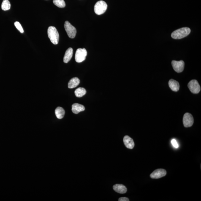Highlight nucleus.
I'll use <instances>...</instances> for the list:
<instances>
[{
	"mask_svg": "<svg viewBox=\"0 0 201 201\" xmlns=\"http://www.w3.org/2000/svg\"><path fill=\"white\" fill-rule=\"evenodd\" d=\"M85 110V108L83 105L78 103H75L72 105V110L73 113L77 114Z\"/></svg>",
	"mask_w": 201,
	"mask_h": 201,
	"instance_id": "nucleus-11",
	"label": "nucleus"
},
{
	"mask_svg": "<svg viewBox=\"0 0 201 201\" xmlns=\"http://www.w3.org/2000/svg\"><path fill=\"white\" fill-rule=\"evenodd\" d=\"M190 32L191 30L189 28L184 27L174 31L171 36L174 39H180L187 37Z\"/></svg>",
	"mask_w": 201,
	"mask_h": 201,
	"instance_id": "nucleus-1",
	"label": "nucleus"
},
{
	"mask_svg": "<svg viewBox=\"0 0 201 201\" xmlns=\"http://www.w3.org/2000/svg\"><path fill=\"white\" fill-rule=\"evenodd\" d=\"M171 143L172 144V145L174 147H175V148H178L179 146L178 143L177 142V141L175 140V139H172L171 141Z\"/></svg>",
	"mask_w": 201,
	"mask_h": 201,
	"instance_id": "nucleus-21",
	"label": "nucleus"
},
{
	"mask_svg": "<svg viewBox=\"0 0 201 201\" xmlns=\"http://www.w3.org/2000/svg\"><path fill=\"white\" fill-rule=\"evenodd\" d=\"M107 5L103 1H98L94 6V12L98 15L104 13L107 10Z\"/></svg>",
	"mask_w": 201,
	"mask_h": 201,
	"instance_id": "nucleus-3",
	"label": "nucleus"
},
{
	"mask_svg": "<svg viewBox=\"0 0 201 201\" xmlns=\"http://www.w3.org/2000/svg\"><path fill=\"white\" fill-rule=\"evenodd\" d=\"M123 142L125 146L129 149H132L134 146V143L133 139L129 136H126L123 138Z\"/></svg>",
	"mask_w": 201,
	"mask_h": 201,
	"instance_id": "nucleus-10",
	"label": "nucleus"
},
{
	"mask_svg": "<svg viewBox=\"0 0 201 201\" xmlns=\"http://www.w3.org/2000/svg\"><path fill=\"white\" fill-rule=\"evenodd\" d=\"M113 188L115 192L120 194L125 193L127 191V189L126 187L123 184H115L113 186Z\"/></svg>",
	"mask_w": 201,
	"mask_h": 201,
	"instance_id": "nucleus-12",
	"label": "nucleus"
},
{
	"mask_svg": "<svg viewBox=\"0 0 201 201\" xmlns=\"http://www.w3.org/2000/svg\"><path fill=\"white\" fill-rule=\"evenodd\" d=\"M190 91L193 94H198L200 91L201 88L198 82L196 80H192L188 84Z\"/></svg>",
	"mask_w": 201,
	"mask_h": 201,
	"instance_id": "nucleus-6",
	"label": "nucleus"
},
{
	"mask_svg": "<svg viewBox=\"0 0 201 201\" xmlns=\"http://www.w3.org/2000/svg\"><path fill=\"white\" fill-rule=\"evenodd\" d=\"M80 80L77 77H74L71 79L69 82L68 87L69 88L72 89L77 87L80 83Z\"/></svg>",
	"mask_w": 201,
	"mask_h": 201,
	"instance_id": "nucleus-15",
	"label": "nucleus"
},
{
	"mask_svg": "<svg viewBox=\"0 0 201 201\" xmlns=\"http://www.w3.org/2000/svg\"><path fill=\"white\" fill-rule=\"evenodd\" d=\"M47 33L52 43L55 45L58 44L59 41V35L56 28L53 26L49 27Z\"/></svg>",
	"mask_w": 201,
	"mask_h": 201,
	"instance_id": "nucleus-2",
	"label": "nucleus"
},
{
	"mask_svg": "<svg viewBox=\"0 0 201 201\" xmlns=\"http://www.w3.org/2000/svg\"><path fill=\"white\" fill-rule=\"evenodd\" d=\"M64 27L69 38L74 39L75 37L77 32V30L69 21H66L65 22Z\"/></svg>",
	"mask_w": 201,
	"mask_h": 201,
	"instance_id": "nucleus-4",
	"label": "nucleus"
},
{
	"mask_svg": "<svg viewBox=\"0 0 201 201\" xmlns=\"http://www.w3.org/2000/svg\"><path fill=\"white\" fill-rule=\"evenodd\" d=\"M53 3L55 5L60 8H63L66 6L64 0H53Z\"/></svg>",
	"mask_w": 201,
	"mask_h": 201,
	"instance_id": "nucleus-19",
	"label": "nucleus"
},
{
	"mask_svg": "<svg viewBox=\"0 0 201 201\" xmlns=\"http://www.w3.org/2000/svg\"><path fill=\"white\" fill-rule=\"evenodd\" d=\"M118 201H129V199L127 197H123L120 198L118 199Z\"/></svg>",
	"mask_w": 201,
	"mask_h": 201,
	"instance_id": "nucleus-22",
	"label": "nucleus"
},
{
	"mask_svg": "<svg viewBox=\"0 0 201 201\" xmlns=\"http://www.w3.org/2000/svg\"><path fill=\"white\" fill-rule=\"evenodd\" d=\"M184 62L183 61H172V65L175 72L177 73L182 72L184 69Z\"/></svg>",
	"mask_w": 201,
	"mask_h": 201,
	"instance_id": "nucleus-8",
	"label": "nucleus"
},
{
	"mask_svg": "<svg viewBox=\"0 0 201 201\" xmlns=\"http://www.w3.org/2000/svg\"><path fill=\"white\" fill-rule=\"evenodd\" d=\"M73 54V50L72 48H69L66 51L65 53L63 61L65 63H68L70 61Z\"/></svg>",
	"mask_w": 201,
	"mask_h": 201,
	"instance_id": "nucleus-14",
	"label": "nucleus"
},
{
	"mask_svg": "<svg viewBox=\"0 0 201 201\" xmlns=\"http://www.w3.org/2000/svg\"><path fill=\"white\" fill-rule=\"evenodd\" d=\"M14 25L17 29L20 32V33H23L24 32L23 27H22L21 24L18 22H15L14 23Z\"/></svg>",
	"mask_w": 201,
	"mask_h": 201,
	"instance_id": "nucleus-20",
	"label": "nucleus"
},
{
	"mask_svg": "<svg viewBox=\"0 0 201 201\" xmlns=\"http://www.w3.org/2000/svg\"><path fill=\"white\" fill-rule=\"evenodd\" d=\"M194 121V118L191 114L187 113L184 114L183 118V123L185 127H189L192 126Z\"/></svg>",
	"mask_w": 201,
	"mask_h": 201,
	"instance_id": "nucleus-7",
	"label": "nucleus"
},
{
	"mask_svg": "<svg viewBox=\"0 0 201 201\" xmlns=\"http://www.w3.org/2000/svg\"><path fill=\"white\" fill-rule=\"evenodd\" d=\"M86 93V90L85 88L81 87L77 89L75 92L76 96L79 98L81 97L84 96Z\"/></svg>",
	"mask_w": 201,
	"mask_h": 201,
	"instance_id": "nucleus-17",
	"label": "nucleus"
},
{
	"mask_svg": "<svg viewBox=\"0 0 201 201\" xmlns=\"http://www.w3.org/2000/svg\"><path fill=\"white\" fill-rule=\"evenodd\" d=\"M87 55V52L85 49H77L76 52L75 59L77 63H81L84 61Z\"/></svg>",
	"mask_w": 201,
	"mask_h": 201,
	"instance_id": "nucleus-5",
	"label": "nucleus"
},
{
	"mask_svg": "<svg viewBox=\"0 0 201 201\" xmlns=\"http://www.w3.org/2000/svg\"><path fill=\"white\" fill-rule=\"evenodd\" d=\"M168 84L169 86L172 91L177 92L179 90V83L176 80L171 79L169 80Z\"/></svg>",
	"mask_w": 201,
	"mask_h": 201,
	"instance_id": "nucleus-13",
	"label": "nucleus"
},
{
	"mask_svg": "<svg viewBox=\"0 0 201 201\" xmlns=\"http://www.w3.org/2000/svg\"><path fill=\"white\" fill-rule=\"evenodd\" d=\"M11 4L8 0H4L2 4L1 8L3 10L8 11L11 8Z\"/></svg>",
	"mask_w": 201,
	"mask_h": 201,
	"instance_id": "nucleus-18",
	"label": "nucleus"
},
{
	"mask_svg": "<svg viewBox=\"0 0 201 201\" xmlns=\"http://www.w3.org/2000/svg\"><path fill=\"white\" fill-rule=\"evenodd\" d=\"M55 115L58 119H62L65 115V111L62 107H58L55 111Z\"/></svg>",
	"mask_w": 201,
	"mask_h": 201,
	"instance_id": "nucleus-16",
	"label": "nucleus"
},
{
	"mask_svg": "<svg viewBox=\"0 0 201 201\" xmlns=\"http://www.w3.org/2000/svg\"><path fill=\"white\" fill-rule=\"evenodd\" d=\"M167 174V171L163 169H158L155 170L150 175V177L153 179H158L165 176Z\"/></svg>",
	"mask_w": 201,
	"mask_h": 201,
	"instance_id": "nucleus-9",
	"label": "nucleus"
}]
</instances>
